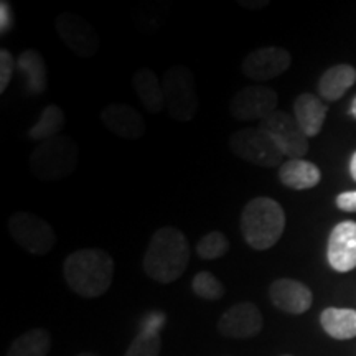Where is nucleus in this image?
Wrapping results in <instances>:
<instances>
[{
  "label": "nucleus",
  "mask_w": 356,
  "mask_h": 356,
  "mask_svg": "<svg viewBox=\"0 0 356 356\" xmlns=\"http://www.w3.org/2000/svg\"><path fill=\"white\" fill-rule=\"evenodd\" d=\"M279 180L292 190H310L317 186L322 180V172L315 163L304 159H293L284 162L279 167Z\"/></svg>",
  "instance_id": "obj_17"
},
{
  "label": "nucleus",
  "mask_w": 356,
  "mask_h": 356,
  "mask_svg": "<svg viewBox=\"0 0 356 356\" xmlns=\"http://www.w3.org/2000/svg\"><path fill=\"white\" fill-rule=\"evenodd\" d=\"M65 113L63 109L58 108L56 104L47 106L40 114V119L30 127L29 137L32 140H48L53 137L61 136V129L65 127Z\"/></svg>",
  "instance_id": "obj_24"
},
{
  "label": "nucleus",
  "mask_w": 356,
  "mask_h": 356,
  "mask_svg": "<svg viewBox=\"0 0 356 356\" xmlns=\"http://www.w3.org/2000/svg\"><path fill=\"white\" fill-rule=\"evenodd\" d=\"M277 92L267 86H246L229 101V113L238 121H262L277 111Z\"/></svg>",
  "instance_id": "obj_10"
},
{
  "label": "nucleus",
  "mask_w": 356,
  "mask_h": 356,
  "mask_svg": "<svg viewBox=\"0 0 356 356\" xmlns=\"http://www.w3.org/2000/svg\"><path fill=\"white\" fill-rule=\"evenodd\" d=\"M51 348V335L44 328H33L12 341L7 356H47Z\"/></svg>",
  "instance_id": "obj_23"
},
{
  "label": "nucleus",
  "mask_w": 356,
  "mask_h": 356,
  "mask_svg": "<svg viewBox=\"0 0 356 356\" xmlns=\"http://www.w3.org/2000/svg\"><path fill=\"white\" fill-rule=\"evenodd\" d=\"M63 275L74 293L84 299H96L113 284L114 259L104 249H78L65 259Z\"/></svg>",
  "instance_id": "obj_2"
},
{
  "label": "nucleus",
  "mask_w": 356,
  "mask_h": 356,
  "mask_svg": "<svg viewBox=\"0 0 356 356\" xmlns=\"http://www.w3.org/2000/svg\"><path fill=\"white\" fill-rule=\"evenodd\" d=\"M269 299L284 314L302 315L314 304V293L300 280L277 279L270 284Z\"/></svg>",
  "instance_id": "obj_14"
},
{
  "label": "nucleus",
  "mask_w": 356,
  "mask_h": 356,
  "mask_svg": "<svg viewBox=\"0 0 356 356\" xmlns=\"http://www.w3.org/2000/svg\"><path fill=\"white\" fill-rule=\"evenodd\" d=\"M229 149L236 157L264 168L282 165L286 157L273 137L259 127L239 129L231 134Z\"/></svg>",
  "instance_id": "obj_6"
},
{
  "label": "nucleus",
  "mask_w": 356,
  "mask_h": 356,
  "mask_svg": "<svg viewBox=\"0 0 356 356\" xmlns=\"http://www.w3.org/2000/svg\"><path fill=\"white\" fill-rule=\"evenodd\" d=\"M238 3L246 10H262L269 6V0H239Z\"/></svg>",
  "instance_id": "obj_30"
},
{
  "label": "nucleus",
  "mask_w": 356,
  "mask_h": 356,
  "mask_svg": "<svg viewBox=\"0 0 356 356\" xmlns=\"http://www.w3.org/2000/svg\"><path fill=\"white\" fill-rule=\"evenodd\" d=\"M262 314L252 302H239L229 307L218 320V332L226 338L244 340L257 337L262 330Z\"/></svg>",
  "instance_id": "obj_12"
},
{
  "label": "nucleus",
  "mask_w": 356,
  "mask_h": 356,
  "mask_svg": "<svg viewBox=\"0 0 356 356\" xmlns=\"http://www.w3.org/2000/svg\"><path fill=\"white\" fill-rule=\"evenodd\" d=\"M320 325L335 340H351L356 337V310L328 307L320 314Z\"/></svg>",
  "instance_id": "obj_22"
},
{
  "label": "nucleus",
  "mask_w": 356,
  "mask_h": 356,
  "mask_svg": "<svg viewBox=\"0 0 356 356\" xmlns=\"http://www.w3.org/2000/svg\"><path fill=\"white\" fill-rule=\"evenodd\" d=\"M55 30L66 47L79 58L95 56L99 50L101 42L95 26L76 13H60L55 19Z\"/></svg>",
  "instance_id": "obj_9"
},
{
  "label": "nucleus",
  "mask_w": 356,
  "mask_h": 356,
  "mask_svg": "<svg viewBox=\"0 0 356 356\" xmlns=\"http://www.w3.org/2000/svg\"><path fill=\"white\" fill-rule=\"evenodd\" d=\"M229 251V241L221 231H210L197 244V254L204 261L220 259Z\"/></svg>",
  "instance_id": "obj_26"
},
{
  "label": "nucleus",
  "mask_w": 356,
  "mask_h": 356,
  "mask_svg": "<svg viewBox=\"0 0 356 356\" xmlns=\"http://www.w3.org/2000/svg\"><path fill=\"white\" fill-rule=\"evenodd\" d=\"M350 114L356 119V96H355V99H353V102H351V106H350Z\"/></svg>",
  "instance_id": "obj_32"
},
{
  "label": "nucleus",
  "mask_w": 356,
  "mask_h": 356,
  "mask_svg": "<svg viewBox=\"0 0 356 356\" xmlns=\"http://www.w3.org/2000/svg\"><path fill=\"white\" fill-rule=\"evenodd\" d=\"M78 356H97L95 353H89V351H84V353H79Z\"/></svg>",
  "instance_id": "obj_33"
},
{
  "label": "nucleus",
  "mask_w": 356,
  "mask_h": 356,
  "mask_svg": "<svg viewBox=\"0 0 356 356\" xmlns=\"http://www.w3.org/2000/svg\"><path fill=\"white\" fill-rule=\"evenodd\" d=\"M17 70L25 79L26 91L30 95H42L48 88L47 63H44L42 53L33 48H29L17 58Z\"/></svg>",
  "instance_id": "obj_19"
},
{
  "label": "nucleus",
  "mask_w": 356,
  "mask_h": 356,
  "mask_svg": "<svg viewBox=\"0 0 356 356\" xmlns=\"http://www.w3.org/2000/svg\"><path fill=\"white\" fill-rule=\"evenodd\" d=\"M104 126L121 139L137 140L145 134V121L137 109L129 104L114 102L108 104L101 113Z\"/></svg>",
  "instance_id": "obj_15"
},
{
  "label": "nucleus",
  "mask_w": 356,
  "mask_h": 356,
  "mask_svg": "<svg viewBox=\"0 0 356 356\" xmlns=\"http://www.w3.org/2000/svg\"><path fill=\"white\" fill-rule=\"evenodd\" d=\"M350 173H351V178L356 181V152L353 154V157L350 160Z\"/></svg>",
  "instance_id": "obj_31"
},
{
  "label": "nucleus",
  "mask_w": 356,
  "mask_h": 356,
  "mask_svg": "<svg viewBox=\"0 0 356 356\" xmlns=\"http://www.w3.org/2000/svg\"><path fill=\"white\" fill-rule=\"evenodd\" d=\"M327 113L328 108L323 104L322 99L310 95V92H304L293 101V118L309 139L318 136L322 131Z\"/></svg>",
  "instance_id": "obj_16"
},
{
  "label": "nucleus",
  "mask_w": 356,
  "mask_h": 356,
  "mask_svg": "<svg viewBox=\"0 0 356 356\" xmlns=\"http://www.w3.org/2000/svg\"><path fill=\"white\" fill-rule=\"evenodd\" d=\"M190 262L186 236L173 226L155 231L144 254V273L159 284H172L184 275Z\"/></svg>",
  "instance_id": "obj_1"
},
{
  "label": "nucleus",
  "mask_w": 356,
  "mask_h": 356,
  "mask_svg": "<svg viewBox=\"0 0 356 356\" xmlns=\"http://www.w3.org/2000/svg\"><path fill=\"white\" fill-rule=\"evenodd\" d=\"M13 22H15V17H13L12 6L7 0H2L0 2V35H7L10 32Z\"/></svg>",
  "instance_id": "obj_28"
},
{
  "label": "nucleus",
  "mask_w": 356,
  "mask_h": 356,
  "mask_svg": "<svg viewBox=\"0 0 356 356\" xmlns=\"http://www.w3.org/2000/svg\"><path fill=\"white\" fill-rule=\"evenodd\" d=\"M79 147L68 136L38 142L30 154V170L38 180L56 181L76 170Z\"/></svg>",
  "instance_id": "obj_4"
},
{
  "label": "nucleus",
  "mask_w": 356,
  "mask_h": 356,
  "mask_svg": "<svg viewBox=\"0 0 356 356\" xmlns=\"http://www.w3.org/2000/svg\"><path fill=\"white\" fill-rule=\"evenodd\" d=\"M356 83V70L351 65H335L320 76L317 89L322 99L338 101Z\"/></svg>",
  "instance_id": "obj_20"
},
{
  "label": "nucleus",
  "mask_w": 356,
  "mask_h": 356,
  "mask_svg": "<svg viewBox=\"0 0 356 356\" xmlns=\"http://www.w3.org/2000/svg\"><path fill=\"white\" fill-rule=\"evenodd\" d=\"M132 86L139 97L142 106L150 114L162 113L165 108V96H163V86L159 81L157 74L150 68H140L134 73Z\"/></svg>",
  "instance_id": "obj_18"
},
{
  "label": "nucleus",
  "mask_w": 356,
  "mask_h": 356,
  "mask_svg": "<svg viewBox=\"0 0 356 356\" xmlns=\"http://www.w3.org/2000/svg\"><path fill=\"white\" fill-rule=\"evenodd\" d=\"M165 322V317L159 312H152L142 325L139 335L132 340L124 356H159L162 348L160 327Z\"/></svg>",
  "instance_id": "obj_21"
},
{
  "label": "nucleus",
  "mask_w": 356,
  "mask_h": 356,
  "mask_svg": "<svg viewBox=\"0 0 356 356\" xmlns=\"http://www.w3.org/2000/svg\"><path fill=\"white\" fill-rule=\"evenodd\" d=\"M292 56L286 48L262 47L248 53L243 60L241 70L249 79L262 83L279 78L291 68Z\"/></svg>",
  "instance_id": "obj_11"
},
{
  "label": "nucleus",
  "mask_w": 356,
  "mask_h": 356,
  "mask_svg": "<svg viewBox=\"0 0 356 356\" xmlns=\"http://www.w3.org/2000/svg\"><path fill=\"white\" fill-rule=\"evenodd\" d=\"M8 233L12 239L35 256H44L56 244V233L50 222L26 211H17L8 218Z\"/></svg>",
  "instance_id": "obj_7"
},
{
  "label": "nucleus",
  "mask_w": 356,
  "mask_h": 356,
  "mask_svg": "<svg viewBox=\"0 0 356 356\" xmlns=\"http://www.w3.org/2000/svg\"><path fill=\"white\" fill-rule=\"evenodd\" d=\"M191 291L203 300H220L225 297V286L210 270H202L191 280Z\"/></svg>",
  "instance_id": "obj_25"
},
{
  "label": "nucleus",
  "mask_w": 356,
  "mask_h": 356,
  "mask_svg": "<svg viewBox=\"0 0 356 356\" xmlns=\"http://www.w3.org/2000/svg\"><path fill=\"white\" fill-rule=\"evenodd\" d=\"M286 229L284 208L269 197H257L244 204L241 213V233L256 251L274 248Z\"/></svg>",
  "instance_id": "obj_3"
},
{
  "label": "nucleus",
  "mask_w": 356,
  "mask_h": 356,
  "mask_svg": "<svg viewBox=\"0 0 356 356\" xmlns=\"http://www.w3.org/2000/svg\"><path fill=\"white\" fill-rule=\"evenodd\" d=\"M282 356H292V355H282Z\"/></svg>",
  "instance_id": "obj_34"
},
{
  "label": "nucleus",
  "mask_w": 356,
  "mask_h": 356,
  "mask_svg": "<svg viewBox=\"0 0 356 356\" xmlns=\"http://www.w3.org/2000/svg\"><path fill=\"white\" fill-rule=\"evenodd\" d=\"M162 86L168 115L178 122H190L195 119L200 99L193 71L186 66H172L163 74Z\"/></svg>",
  "instance_id": "obj_5"
},
{
  "label": "nucleus",
  "mask_w": 356,
  "mask_h": 356,
  "mask_svg": "<svg viewBox=\"0 0 356 356\" xmlns=\"http://www.w3.org/2000/svg\"><path fill=\"white\" fill-rule=\"evenodd\" d=\"M337 207L341 211L346 213H356V190L343 191L337 197Z\"/></svg>",
  "instance_id": "obj_29"
},
{
  "label": "nucleus",
  "mask_w": 356,
  "mask_h": 356,
  "mask_svg": "<svg viewBox=\"0 0 356 356\" xmlns=\"http://www.w3.org/2000/svg\"><path fill=\"white\" fill-rule=\"evenodd\" d=\"M269 134L289 160L302 159L309 152V137L305 136L296 118L284 111H275L257 126Z\"/></svg>",
  "instance_id": "obj_8"
},
{
  "label": "nucleus",
  "mask_w": 356,
  "mask_h": 356,
  "mask_svg": "<svg viewBox=\"0 0 356 356\" xmlns=\"http://www.w3.org/2000/svg\"><path fill=\"white\" fill-rule=\"evenodd\" d=\"M17 68V58L6 48L0 50V95L6 92V89L12 81L13 71Z\"/></svg>",
  "instance_id": "obj_27"
},
{
  "label": "nucleus",
  "mask_w": 356,
  "mask_h": 356,
  "mask_svg": "<svg viewBox=\"0 0 356 356\" xmlns=\"http://www.w3.org/2000/svg\"><path fill=\"white\" fill-rule=\"evenodd\" d=\"M328 264L337 273H350L356 267V222L341 221L332 229L327 246Z\"/></svg>",
  "instance_id": "obj_13"
}]
</instances>
